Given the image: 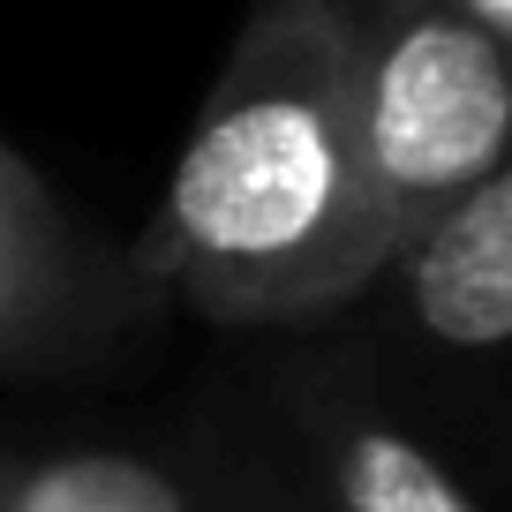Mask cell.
<instances>
[{
	"label": "cell",
	"mask_w": 512,
	"mask_h": 512,
	"mask_svg": "<svg viewBox=\"0 0 512 512\" xmlns=\"http://www.w3.org/2000/svg\"><path fill=\"white\" fill-rule=\"evenodd\" d=\"M384 256L392 226L354 144V16L256 0L128 264L151 302L204 324L309 332L354 317Z\"/></svg>",
	"instance_id": "obj_1"
},
{
	"label": "cell",
	"mask_w": 512,
	"mask_h": 512,
	"mask_svg": "<svg viewBox=\"0 0 512 512\" xmlns=\"http://www.w3.org/2000/svg\"><path fill=\"white\" fill-rule=\"evenodd\" d=\"M354 144L392 249L437 204L505 174L512 144V68L452 8L354 16Z\"/></svg>",
	"instance_id": "obj_2"
},
{
	"label": "cell",
	"mask_w": 512,
	"mask_h": 512,
	"mask_svg": "<svg viewBox=\"0 0 512 512\" xmlns=\"http://www.w3.org/2000/svg\"><path fill=\"white\" fill-rule=\"evenodd\" d=\"M151 317L128 249L0 136V377H76Z\"/></svg>",
	"instance_id": "obj_3"
},
{
	"label": "cell",
	"mask_w": 512,
	"mask_h": 512,
	"mask_svg": "<svg viewBox=\"0 0 512 512\" xmlns=\"http://www.w3.org/2000/svg\"><path fill=\"white\" fill-rule=\"evenodd\" d=\"M0 512H317L294 482L287 445L272 452L219 422L166 437H76L8 445L0 437Z\"/></svg>",
	"instance_id": "obj_4"
},
{
	"label": "cell",
	"mask_w": 512,
	"mask_h": 512,
	"mask_svg": "<svg viewBox=\"0 0 512 512\" xmlns=\"http://www.w3.org/2000/svg\"><path fill=\"white\" fill-rule=\"evenodd\" d=\"M279 445L317 512H482L362 354H309L279 377Z\"/></svg>",
	"instance_id": "obj_5"
},
{
	"label": "cell",
	"mask_w": 512,
	"mask_h": 512,
	"mask_svg": "<svg viewBox=\"0 0 512 512\" xmlns=\"http://www.w3.org/2000/svg\"><path fill=\"white\" fill-rule=\"evenodd\" d=\"M392 309L400 339L430 362L497 369L512 347V174L475 181L467 196L437 204L407 226L384 256L377 287L354 309Z\"/></svg>",
	"instance_id": "obj_6"
},
{
	"label": "cell",
	"mask_w": 512,
	"mask_h": 512,
	"mask_svg": "<svg viewBox=\"0 0 512 512\" xmlns=\"http://www.w3.org/2000/svg\"><path fill=\"white\" fill-rule=\"evenodd\" d=\"M437 8H452V16H467L482 38H497L505 46L512 38V0H437Z\"/></svg>",
	"instance_id": "obj_7"
},
{
	"label": "cell",
	"mask_w": 512,
	"mask_h": 512,
	"mask_svg": "<svg viewBox=\"0 0 512 512\" xmlns=\"http://www.w3.org/2000/svg\"><path fill=\"white\" fill-rule=\"evenodd\" d=\"M347 16H400V8H430V0H339Z\"/></svg>",
	"instance_id": "obj_8"
}]
</instances>
